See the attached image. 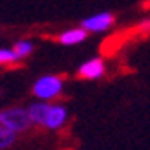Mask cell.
I'll use <instances>...</instances> for the list:
<instances>
[{"instance_id": "obj_2", "label": "cell", "mask_w": 150, "mask_h": 150, "mask_svg": "<svg viewBox=\"0 0 150 150\" xmlns=\"http://www.w3.org/2000/svg\"><path fill=\"white\" fill-rule=\"evenodd\" d=\"M0 126H4L6 130H11L18 136V134L26 132L31 128V121L28 117L26 108L20 106H9V108H2L0 110Z\"/></svg>"}, {"instance_id": "obj_11", "label": "cell", "mask_w": 150, "mask_h": 150, "mask_svg": "<svg viewBox=\"0 0 150 150\" xmlns=\"http://www.w3.org/2000/svg\"><path fill=\"white\" fill-rule=\"evenodd\" d=\"M137 29H139V31H143V33H148L150 31V18H145L143 22H139Z\"/></svg>"}, {"instance_id": "obj_10", "label": "cell", "mask_w": 150, "mask_h": 150, "mask_svg": "<svg viewBox=\"0 0 150 150\" xmlns=\"http://www.w3.org/2000/svg\"><path fill=\"white\" fill-rule=\"evenodd\" d=\"M18 59L15 57L13 50H7V48H0V66H11L15 64Z\"/></svg>"}, {"instance_id": "obj_12", "label": "cell", "mask_w": 150, "mask_h": 150, "mask_svg": "<svg viewBox=\"0 0 150 150\" xmlns=\"http://www.w3.org/2000/svg\"><path fill=\"white\" fill-rule=\"evenodd\" d=\"M0 95H2V92H0Z\"/></svg>"}, {"instance_id": "obj_4", "label": "cell", "mask_w": 150, "mask_h": 150, "mask_svg": "<svg viewBox=\"0 0 150 150\" xmlns=\"http://www.w3.org/2000/svg\"><path fill=\"white\" fill-rule=\"evenodd\" d=\"M66 123H68V108L61 103H50L42 126L48 130H61Z\"/></svg>"}, {"instance_id": "obj_6", "label": "cell", "mask_w": 150, "mask_h": 150, "mask_svg": "<svg viewBox=\"0 0 150 150\" xmlns=\"http://www.w3.org/2000/svg\"><path fill=\"white\" fill-rule=\"evenodd\" d=\"M88 39V31H84L81 26L79 28H70L64 29L57 35V40L62 44V46H77V44L84 42Z\"/></svg>"}, {"instance_id": "obj_7", "label": "cell", "mask_w": 150, "mask_h": 150, "mask_svg": "<svg viewBox=\"0 0 150 150\" xmlns=\"http://www.w3.org/2000/svg\"><path fill=\"white\" fill-rule=\"evenodd\" d=\"M48 104H50V103H46V101H37V103L29 104V106L26 108L28 117H29V121H31V125L42 126L44 115H46V110H48Z\"/></svg>"}, {"instance_id": "obj_9", "label": "cell", "mask_w": 150, "mask_h": 150, "mask_svg": "<svg viewBox=\"0 0 150 150\" xmlns=\"http://www.w3.org/2000/svg\"><path fill=\"white\" fill-rule=\"evenodd\" d=\"M17 143V134L0 126V150H7Z\"/></svg>"}, {"instance_id": "obj_1", "label": "cell", "mask_w": 150, "mask_h": 150, "mask_svg": "<svg viewBox=\"0 0 150 150\" xmlns=\"http://www.w3.org/2000/svg\"><path fill=\"white\" fill-rule=\"evenodd\" d=\"M62 90H64V79L61 77V75L48 73V75H42V77H39V79L33 82L31 93H33L39 101L51 103V101H55L57 97H61Z\"/></svg>"}, {"instance_id": "obj_5", "label": "cell", "mask_w": 150, "mask_h": 150, "mask_svg": "<svg viewBox=\"0 0 150 150\" xmlns=\"http://www.w3.org/2000/svg\"><path fill=\"white\" fill-rule=\"evenodd\" d=\"M104 71H106V64L101 57H93V59H88L86 62H82L77 70V77L79 79H84V81H97L101 79Z\"/></svg>"}, {"instance_id": "obj_8", "label": "cell", "mask_w": 150, "mask_h": 150, "mask_svg": "<svg viewBox=\"0 0 150 150\" xmlns=\"http://www.w3.org/2000/svg\"><path fill=\"white\" fill-rule=\"evenodd\" d=\"M33 42L31 40H18V42H15L13 44V53H15V57H17L18 59V61H20V59H26V57H29V55H31L33 53Z\"/></svg>"}, {"instance_id": "obj_3", "label": "cell", "mask_w": 150, "mask_h": 150, "mask_svg": "<svg viewBox=\"0 0 150 150\" xmlns=\"http://www.w3.org/2000/svg\"><path fill=\"white\" fill-rule=\"evenodd\" d=\"M114 22H115L114 13L101 11V13H93V15H90V17L82 18L81 28L84 29V31H88V35L90 33H104L114 26Z\"/></svg>"}]
</instances>
